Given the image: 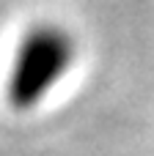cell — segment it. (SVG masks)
I'll list each match as a JSON object with an SVG mask.
<instances>
[{
	"label": "cell",
	"instance_id": "obj_1",
	"mask_svg": "<svg viewBox=\"0 0 154 156\" xmlns=\"http://www.w3.org/2000/svg\"><path fill=\"white\" fill-rule=\"evenodd\" d=\"M74 44L72 36L58 25H36L25 33L14 66H11V85L8 96L17 107L36 104L69 69Z\"/></svg>",
	"mask_w": 154,
	"mask_h": 156
}]
</instances>
